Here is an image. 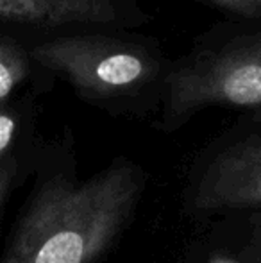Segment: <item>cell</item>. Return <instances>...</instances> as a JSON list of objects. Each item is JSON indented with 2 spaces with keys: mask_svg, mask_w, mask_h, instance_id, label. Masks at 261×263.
Listing matches in <instances>:
<instances>
[{
  "mask_svg": "<svg viewBox=\"0 0 261 263\" xmlns=\"http://www.w3.org/2000/svg\"><path fill=\"white\" fill-rule=\"evenodd\" d=\"M142 181L115 161L84 183L47 181L22 217L0 263H93L129 222Z\"/></svg>",
  "mask_w": 261,
  "mask_h": 263,
  "instance_id": "cell-1",
  "label": "cell"
},
{
  "mask_svg": "<svg viewBox=\"0 0 261 263\" xmlns=\"http://www.w3.org/2000/svg\"><path fill=\"white\" fill-rule=\"evenodd\" d=\"M32 55L63 73L73 86L95 95L132 90L154 76V61L142 49L109 38H59L38 45Z\"/></svg>",
  "mask_w": 261,
  "mask_h": 263,
  "instance_id": "cell-2",
  "label": "cell"
},
{
  "mask_svg": "<svg viewBox=\"0 0 261 263\" xmlns=\"http://www.w3.org/2000/svg\"><path fill=\"white\" fill-rule=\"evenodd\" d=\"M206 106H261V42L222 50L170 77L172 117Z\"/></svg>",
  "mask_w": 261,
  "mask_h": 263,
  "instance_id": "cell-3",
  "label": "cell"
},
{
  "mask_svg": "<svg viewBox=\"0 0 261 263\" xmlns=\"http://www.w3.org/2000/svg\"><path fill=\"white\" fill-rule=\"evenodd\" d=\"M261 204V135L224 151L209 165L195 194L200 211L242 210Z\"/></svg>",
  "mask_w": 261,
  "mask_h": 263,
  "instance_id": "cell-4",
  "label": "cell"
},
{
  "mask_svg": "<svg viewBox=\"0 0 261 263\" xmlns=\"http://www.w3.org/2000/svg\"><path fill=\"white\" fill-rule=\"evenodd\" d=\"M116 18L113 0H0V20L38 25L93 24Z\"/></svg>",
  "mask_w": 261,
  "mask_h": 263,
  "instance_id": "cell-5",
  "label": "cell"
},
{
  "mask_svg": "<svg viewBox=\"0 0 261 263\" xmlns=\"http://www.w3.org/2000/svg\"><path fill=\"white\" fill-rule=\"evenodd\" d=\"M27 76V61L14 47L0 43V106Z\"/></svg>",
  "mask_w": 261,
  "mask_h": 263,
  "instance_id": "cell-6",
  "label": "cell"
},
{
  "mask_svg": "<svg viewBox=\"0 0 261 263\" xmlns=\"http://www.w3.org/2000/svg\"><path fill=\"white\" fill-rule=\"evenodd\" d=\"M213 4L249 18H261V0H211Z\"/></svg>",
  "mask_w": 261,
  "mask_h": 263,
  "instance_id": "cell-7",
  "label": "cell"
},
{
  "mask_svg": "<svg viewBox=\"0 0 261 263\" xmlns=\"http://www.w3.org/2000/svg\"><path fill=\"white\" fill-rule=\"evenodd\" d=\"M16 135V118L7 111L0 109V159L7 153Z\"/></svg>",
  "mask_w": 261,
  "mask_h": 263,
  "instance_id": "cell-8",
  "label": "cell"
},
{
  "mask_svg": "<svg viewBox=\"0 0 261 263\" xmlns=\"http://www.w3.org/2000/svg\"><path fill=\"white\" fill-rule=\"evenodd\" d=\"M14 172H16V163L14 159H7L0 165V208H2L4 201L7 197V192L11 188V183L14 179Z\"/></svg>",
  "mask_w": 261,
  "mask_h": 263,
  "instance_id": "cell-9",
  "label": "cell"
},
{
  "mask_svg": "<svg viewBox=\"0 0 261 263\" xmlns=\"http://www.w3.org/2000/svg\"><path fill=\"white\" fill-rule=\"evenodd\" d=\"M209 263H238L234 260H231V258H226V256H220V254H216V256H213Z\"/></svg>",
  "mask_w": 261,
  "mask_h": 263,
  "instance_id": "cell-10",
  "label": "cell"
}]
</instances>
